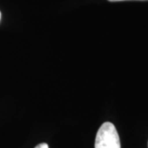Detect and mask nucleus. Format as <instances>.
Returning <instances> with one entry per match:
<instances>
[{"instance_id": "obj_1", "label": "nucleus", "mask_w": 148, "mask_h": 148, "mask_svg": "<svg viewBox=\"0 0 148 148\" xmlns=\"http://www.w3.org/2000/svg\"><path fill=\"white\" fill-rule=\"evenodd\" d=\"M95 148H121L119 133L112 123L106 122L99 128L95 137Z\"/></svg>"}, {"instance_id": "obj_2", "label": "nucleus", "mask_w": 148, "mask_h": 148, "mask_svg": "<svg viewBox=\"0 0 148 148\" xmlns=\"http://www.w3.org/2000/svg\"><path fill=\"white\" fill-rule=\"evenodd\" d=\"M35 148H49V146L46 143H40V144L37 145Z\"/></svg>"}, {"instance_id": "obj_3", "label": "nucleus", "mask_w": 148, "mask_h": 148, "mask_svg": "<svg viewBox=\"0 0 148 148\" xmlns=\"http://www.w3.org/2000/svg\"><path fill=\"white\" fill-rule=\"evenodd\" d=\"M110 2H120V1H127V0H108ZM144 1V0H143Z\"/></svg>"}, {"instance_id": "obj_4", "label": "nucleus", "mask_w": 148, "mask_h": 148, "mask_svg": "<svg viewBox=\"0 0 148 148\" xmlns=\"http://www.w3.org/2000/svg\"><path fill=\"white\" fill-rule=\"evenodd\" d=\"M0 19H1V12H0Z\"/></svg>"}, {"instance_id": "obj_5", "label": "nucleus", "mask_w": 148, "mask_h": 148, "mask_svg": "<svg viewBox=\"0 0 148 148\" xmlns=\"http://www.w3.org/2000/svg\"><path fill=\"white\" fill-rule=\"evenodd\" d=\"M147 147H148V143H147Z\"/></svg>"}]
</instances>
